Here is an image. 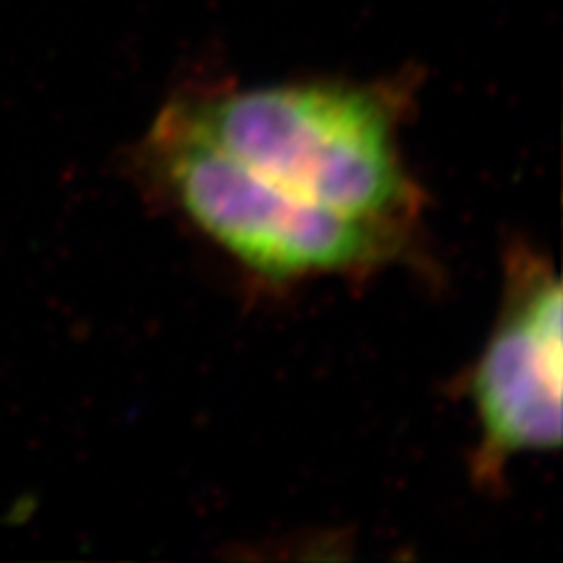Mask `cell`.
<instances>
[{
  "mask_svg": "<svg viewBox=\"0 0 563 563\" xmlns=\"http://www.w3.org/2000/svg\"><path fill=\"white\" fill-rule=\"evenodd\" d=\"M413 80L174 95L132 148L139 188L271 285L409 258L426 190L401 146Z\"/></svg>",
  "mask_w": 563,
  "mask_h": 563,
  "instance_id": "1",
  "label": "cell"
},
{
  "mask_svg": "<svg viewBox=\"0 0 563 563\" xmlns=\"http://www.w3.org/2000/svg\"><path fill=\"white\" fill-rule=\"evenodd\" d=\"M563 287L554 263L523 238L505 246L496 322L467 378L479 439L470 477L486 490L523 453L561 449Z\"/></svg>",
  "mask_w": 563,
  "mask_h": 563,
  "instance_id": "2",
  "label": "cell"
}]
</instances>
